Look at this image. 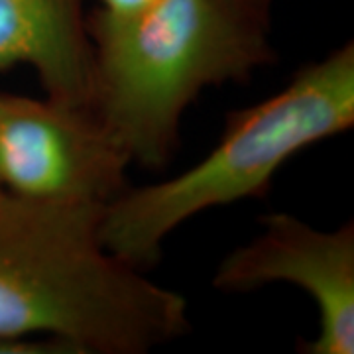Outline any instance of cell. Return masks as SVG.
I'll list each match as a JSON object with an SVG mask.
<instances>
[{
  "label": "cell",
  "instance_id": "ba28073f",
  "mask_svg": "<svg viewBox=\"0 0 354 354\" xmlns=\"http://www.w3.org/2000/svg\"><path fill=\"white\" fill-rule=\"evenodd\" d=\"M232 6H236L244 14L252 16L260 22L270 24V4L272 0H227Z\"/></svg>",
  "mask_w": 354,
  "mask_h": 354
},
{
  "label": "cell",
  "instance_id": "52a82bcc",
  "mask_svg": "<svg viewBox=\"0 0 354 354\" xmlns=\"http://www.w3.org/2000/svg\"><path fill=\"white\" fill-rule=\"evenodd\" d=\"M158 0H101V6L87 16L101 24H122L150 10Z\"/></svg>",
  "mask_w": 354,
  "mask_h": 354
},
{
  "label": "cell",
  "instance_id": "9c48e42d",
  "mask_svg": "<svg viewBox=\"0 0 354 354\" xmlns=\"http://www.w3.org/2000/svg\"><path fill=\"white\" fill-rule=\"evenodd\" d=\"M2 193H4V189H2V187H0V195H2Z\"/></svg>",
  "mask_w": 354,
  "mask_h": 354
},
{
  "label": "cell",
  "instance_id": "5b68a950",
  "mask_svg": "<svg viewBox=\"0 0 354 354\" xmlns=\"http://www.w3.org/2000/svg\"><path fill=\"white\" fill-rule=\"evenodd\" d=\"M252 241L228 252L213 286L242 293L270 283L297 286L315 301L319 333L301 341L304 354L354 353V223L321 230L290 213L260 221Z\"/></svg>",
  "mask_w": 354,
  "mask_h": 354
},
{
  "label": "cell",
  "instance_id": "7a4b0ae2",
  "mask_svg": "<svg viewBox=\"0 0 354 354\" xmlns=\"http://www.w3.org/2000/svg\"><path fill=\"white\" fill-rule=\"evenodd\" d=\"M87 26L91 109L146 167L167 164L181 116L205 88L248 81L274 62L270 24L227 0H158L130 22Z\"/></svg>",
  "mask_w": 354,
  "mask_h": 354
},
{
  "label": "cell",
  "instance_id": "8992f818",
  "mask_svg": "<svg viewBox=\"0 0 354 354\" xmlns=\"http://www.w3.org/2000/svg\"><path fill=\"white\" fill-rule=\"evenodd\" d=\"M93 64L85 0H0V71L28 65L46 97L91 109Z\"/></svg>",
  "mask_w": 354,
  "mask_h": 354
},
{
  "label": "cell",
  "instance_id": "3957f363",
  "mask_svg": "<svg viewBox=\"0 0 354 354\" xmlns=\"http://www.w3.org/2000/svg\"><path fill=\"white\" fill-rule=\"evenodd\" d=\"M354 127V46L301 67L276 95L227 116L215 148L177 176L124 189L101 215L109 252L148 270L167 236L199 213L262 197L295 153Z\"/></svg>",
  "mask_w": 354,
  "mask_h": 354
},
{
  "label": "cell",
  "instance_id": "277c9868",
  "mask_svg": "<svg viewBox=\"0 0 354 354\" xmlns=\"http://www.w3.org/2000/svg\"><path fill=\"white\" fill-rule=\"evenodd\" d=\"M130 164L93 109L0 93V187L6 193L104 209L128 187Z\"/></svg>",
  "mask_w": 354,
  "mask_h": 354
},
{
  "label": "cell",
  "instance_id": "6da1fadb",
  "mask_svg": "<svg viewBox=\"0 0 354 354\" xmlns=\"http://www.w3.org/2000/svg\"><path fill=\"white\" fill-rule=\"evenodd\" d=\"M102 211L0 195V348L53 339L73 354H146L189 333L181 293L106 250Z\"/></svg>",
  "mask_w": 354,
  "mask_h": 354
}]
</instances>
